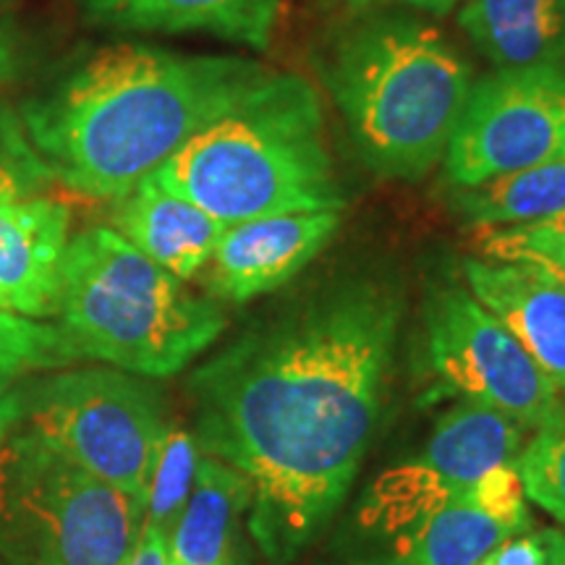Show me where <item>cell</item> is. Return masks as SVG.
<instances>
[{
    "mask_svg": "<svg viewBox=\"0 0 565 565\" xmlns=\"http://www.w3.org/2000/svg\"><path fill=\"white\" fill-rule=\"evenodd\" d=\"M97 30L210 34L249 51H270L286 0H76Z\"/></svg>",
    "mask_w": 565,
    "mask_h": 565,
    "instance_id": "obj_14",
    "label": "cell"
},
{
    "mask_svg": "<svg viewBox=\"0 0 565 565\" xmlns=\"http://www.w3.org/2000/svg\"><path fill=\"white\" fill-rule=\"evenodd\" d=\"M76 359L79 356L58 324L0 312V374L21 377L30 372L58 370Z\"/></svg>",
    "mask_w": 565,
    "mask_h": 565,
    "instance_id": "obj_22",
    "label": "cell"
},
{
    "mask_svg": "<svg viewBox=\"0 0 565 565\" xmlns=\"http://www.w3.org/2000/svg\"><path fill=\"white\" fill-rule=\"evenodd\" d=\"M479 252L484 259L498 263H519L550 275L565 286V236L563 233L542 231L534 225L484 231L479 238Z\"/></svg>",
    "mask_w": 565,
    "mask_h": 565,
    "instance_id": "obj_23",
    "label": "cell"
},
{
    "mask_svg": "<svg viewBox=\"0 0 565 565\" xmlns=\"http://www.w3.org/2000/svg\"><path fill=\"white\" fill-rule=\"evenodd\" d=\"M24 422L55 454L141 500L171 424L158 387L116 366L68 370L26 385Z\"/></svg>",
    "mask_w": 565,
    "mask_h": 565,
    "instance_id": "obj_7",
    "label": "cell"
},
{
    "mask_svg": "<svg viewBox=\"0 0 565 565\" xmlns=\"http://www.w3.org/2000/svg\"><path fill=\"white\" fill-rule=\"evenodd\" d=\"M404 291L383 275L309 288L189 377L202 454L252 487L254 545L291 565L333 521L383 424Z\"/></svg>",
    "mask_w": 565,
    "mask_h": 565,
    "instance_id": "obj_1",
    "label": "cell"
},
{
    "mask_svg": "<svg viewBox=\"0 0 565 565\" xmlns=\"http://www.w3.org/2000/svg\"><path fill=\"white\" fill-rule=\"evenodd\" d=\"M53 183L30 141L21 131L17 110L0 113V200H19V196L40 194Z\"/></svg>",
    "mask_w": 565,
    "mask_h": 565,
    "instance_id": "obj_24",
    "label": "cell"
},
{
    "mask_svg": "<svg viewBox=\"0 0 565 565\" xmlns=\"http://www.w3.org/2000/svg\"><path fill=\"white\" fill-rule=\"evenodd\" d=\"M110 228L175 278L192 280L210 263L225 225L152 175L113 200Z\"/></svg>",
    "mask_w": 565,
    "mask_h": 565,
    "instance_id": "obj_15",
    "label": "cell"
},
{
    "mask_svg": "<svg viewBox=\"0 0 565 565\" xmlns=\"http://www.w3.org/2000/svg\"><path fill=\"white\" fill-rule=\"evenodd\" d=\"M273 74L238 55L105 42L53 68L24 95L17 118L53 181L92 200H118Z\"/></svg>",
    "mask_w": 565,
    "mask_h": 565,
    "instance_id": "obj_2",
    "label": "cell"
},
{
    "mask_svg": "<svg viewBox=\"0 0 565 565\" xmlns=\"http://www.w3.org/2000/svg\"><path fill=\"white\" fill-rule=\"evenodd\" d=\"M317 6H320V9H324V11H330V0H315Z\"/></svg>",
    "mask_w": 565,
    "mask_h": 565,
    "instance_id": "obj_32",
    "label": "cell"
},
{
    "mask_svg": "<svg viewBox=\"0 0 565 565\" xmlns=\"http://www.w3.org/2000/svg\"><path fill=\"white\" fill-rule=\"evenodd\" d=\"M124 565H171V561H168L166 534L158 532L154 526H141L137 545H134L129 561Z\"/></svg>",
    "mask_w": 565,
    "mask_h": 565,
    "instance_id": "obj_29",
    "label": "cell"
},
{
    "mask_svg": "<svg viewBox=\"0 0 565 565\" xmlns=\"http://www.w3.org/2000/svg\"><path fill=\"white\" fill-rule=\"evenodd\" d=\"M479 565H547V536L542 532L515 534L500 542Z\"/></svg>",
    "mask_w": 565,
    "mask_h": 565,
    "instance_id": "obj_26",
    "label": "cell"
},
{
    "mask_svg": "<svg viewBox=\"0 0 565 565\" xmlns=\"http://www.w3.org/2000/svg\"><path fill=\"white\" fill-rule=\"evenodd\" d=\"M315 68L356 158L391 181H419L440 166L475 84L456 42L406 9L345 13Z\"/></svg>",
    "mask_w": 565,
    "mask_h": 565,
    "instance_id": "obj_3",
    "label": "cell"
},
{
    "mask_svg": "<svg viewBox=\"0 0 565 565\" xmlns=\"http://www.w3.org/2000/svg\"><path fill=\"white\" fill-rule=\"evenodd\" d=\"M71 212L53 196L0 200V299L11 315H58Z\"/></svg>",
    "mask_w": 565,
    "mask_h": 565,
    "instance_id": "obj_12",
    "label": "cell"
},
{
    "mask_svg": "<svg viewBox=\"0 0 565 565\" xmlns=\"http://www.w3.org/2000/svg\"><path fill=\"white\" fill-rule=\"evenodd\" d=\"M534 228L553 231V233H563V236H565V212H561V215H555V217H550V221L534 223Z\"/></svg>",
    "mask_w": 565,
    "mask_h": 565,
    "instance_id": "obj_31",
    "label": "cell"
},
{
    "mask_svg": "<svg viewBox=\"0 0 565 565\" xmlns=\"http://www.w3.org/2000/svg\"><path fill=\"white\" fill-rule=\"evenodd\" d=\"M458 24L494 68L565 58V0H461Z\"/></svg>",
    "mask_w": 565,
    "mask_h": 565,
    "instance_id": "obj_16",
    "label": "cell"
},
{
    "mask_svg": "<svg viewBox=\"0 0 565 565\" xmlns=\"http://www.w3.org/2000/svg\"><path fill=\"white\" fill-rule=\"evenodd\" d=\"M202 456L204 454L194 433L168 424L145 494L147 526H154L168 536L175 521H179L181 511L186 508L189 494L194 490Z\"/></svg>",
    "mask_w": 565,
    "mask_h": 565,
    "instance_id": "obj_20",
    "label": "cell"
},
{
    "mask_svg": "<svg viewBox=\"0 0 565 565\" xmlns=\"http://www.w3.org/2000/svg\"><path fill=\"white\" fill-rule=\"evenodd\" d=\"M563 158L565 58L475 79L443 166L448 186H475Z\"/></svg>",
    "mask_w": 565,
    "mask_h": 565,
    "instance_id": "obj_8",
    "label": "cell"
},
{
    "mask_svg": "<svg viewBox=\"0 0 565 565\" xmlns=\"http://www.w3.org/2000/svg\"><path fill=\"white\" fill-rule=\"evenodd\" d=\"M458 3L461 0H330V11L341 9V17H345V13H359L370 9H412L433 13V17H445Z\"/></svg>",
    "mask_w": 565,
    "mask_h": 565,
    "instance_id": "obj_27",
    "label": "cell"
},
{
    "mask_svg": "<svg viewBox=\"0 0 565 565\" xmlns=\"http://www.w3.org/2000/svg\"><path fill=\"white\" fill-rule=\"evenodd\" d=\"M145 500L17 427L0 445V555L11 565H124Z\"/></svg>",
    "mask_w": 565,
    "mask_h": 565,
    "instance_id": "obj_6",
    "label": "cell"
},
{
    "mask_svg": "<svg viewBox=\"0 0 565 565\" xmlns=\"http://www.w3.org/2000/svg\"><path fill=\"white\" fill-rule=\"evenodd\" d=\"M547 536V565H565V532L545 529Z\"/></svg>",
    "mask_w": 565,
    "mask_h": 565,
    "instance_id": "obj_30",
    "label": "cell"
},
{
    "mask_svg": "<svg viewBox=\"0 0 565 565\" xmlns=\"http://www.w3.org/2000/svg\"><path fill=\"white\" fill-rule=\"evenodd\" d=\"M526 435L529 429L511 416L458 401L437 419L419 454L377 479L366 498L364 521L404 534L494 466L515 463Z\"/></svg>",
    "mask_w": 565,
    "mask_h": 565,
    "instance_id": "obj_10",
    "label": "cell"
},
{
    "mask_svg": "<svg viewBox=\"0 0 565 565\" xmlns=\"http://www.w3.org/2000/svg\"><path fill=\"white\" fill-rule=\"evenodd\" d=\"M471 296L505 324L529 359L565 393V286L519 263L466 259Z\"/></svg>",
    "mask_w": 565,
    "mask_h": 565,
    "instance_id": "obj_13",
    "label": "cell"
},
{
    "mask_svg": "<svg viewBox=\"0 0 565 565\" xmlns=\"http://www.w3.org/2000/svg\"><path fill=\"white\" fill-rule=\"evenodd\" d=\"M154 179L223 225L345 204L320 92L280 71L189 139Z\"/></svg>",
    "mask_w": 565,
    "mask_h": 565,
    "instance_id": "obj_4",
    "label": "cell"
},
{
    "mask_svg": "<svg viewBox=\"0 0 565 565\" xmlns=\"http://www.w3.org/2000/svg\"><path fill=\"white\" fill-rule=\"evenodd\" d=\"M24 419V387L17 385V377L0 374V445Z\"/></svg>",
    "mask_w": 565,
    "mask_h": 565,
    "instance_id": "obj_28",
    "label": "cell"
},
{
    "mask_svg": "<svg viewBox=\"0 0 565 565\" xmlns=\"http://www.w3.org/2000/svg\"><path fill=\"white\" fill-rule=\"evenodd\" d=\"M55 317L76 356L139 377L179 374L228 324L221 301L194 294L105 225L68 242Z\"/></svg>",
    "mask_w": 565,
    "mask_h": 565,
    "instance_id": "obj_5",
    "label": "cell"
},
{
    "mask_svg": "<svg viewBox=\"0 0 565 565\" xmlns=\"http://www.w3.org/2000/svg\"><path fill=\"white\" fill-rule=\"evenodd\" d=\"M448 204L479 231L550 221L565 212V158L494 175L475 186H450Z\"/></svg>",
    "mask_w": 565,
    "mask_h": 565,
    "instance_id": "obj_19",
    "label": "cell"
},
{
    "mask_svg": "<svg viewBox=\"0 0 565 565\" xmlns=\"http://www.w3.org/2000/svg\"><path fill=\"white\" fill-rule=\"evenodd\" d=\"M252 487L236 469L202 456L194 490L166 536L171 565H233Z\"/></svg>",
    "mask_w": 565,
    "mask_h": 565,
    "instance_id": "obj_17",
    "label": "cell"
},
{
    "mask_svg": "<svg viewBox=\"0 0 565 565\" xmlns=\"http://www.w3.org/2000/svg\"><path fill=\"white\" fill-rule=\"evenodd\" d=\"M515 534L524 532L487 511L469 487L398 534L387 565H479Z\"/></svg>",
    "mask_w": 565,
    "mask_h": 565,
    "instance_id": "obj_18",
    "label": "cell"
},
{
    "mask_svg": "<svg viewBox=\"0 0 565 565\" xmlns=\"http://www.w3.org/2000/svg\"><path fill=\"white\" fill-rule=\"evenodd\" d=\"M341 210L286 212L225 225L204 265L202 282L215 301L246 303L291 282L333 242Z\"/></svg>",
    "mask_w": 565,
    "mask_h": 565,
    "instance_id": "obj_11",
    "label": "cell"
},
{
    "mask_svg": "<svg viewBox=\"0 0 565 565\" xmlns=\"http://www.w3.org/2000/svg\"><path fill=\"white\" fill-rule=\"evenodd\" d=\"M0 312H9V309H6V303H3V299H0Z\"/></svg>",
    "mask_w": 565,
    "mask_h": 565,
    "instance_id": "obj_33",
    "label": "cell"
},
{
    "mask_svg": "<svg viewBox=\"0 0 565 565\" xmlns=\"http://www.w3.org/2000/svg\"><path fill=\"white\" fill-rule=\"evenodd\" d=\"M424 356L445 393L511 416L529 433L563 398L505 324L454 282L424 303Z\"/></svg>",
    "mask_w": 565,
    "mask_h": 565,
    "instance_id": "obj_9",
    "label": "cell"
},
{
    "mask_svg": "<svg viewBox=\"0 0 565 565\" xmlns=\"http://www.w3.org/2000/svg\"><path fill=\"white\" fill-rule=\"evenodd\" d=\"M34 66V40L13 13H0V113Z\"/></svg>",
    "mask_w": 565,
    "mask_h": 565,
    "instance_id": "obj_25",
    "label": "cell"
},
{
    "mask_svg": "<svg viewBox=\"0 0 565 565\" xmlns=\"http://www.w3.org/2000/svg\"><path fill=\"white\" fill-rule=\"evenodd\" d=\"M526 500L565 524V398L545 416L515 458Z\"/></svg>",
    "mask_w": 565,
    "mask_h": 565,
    "instance_id": "obj_21",
    "label": "cell"
}]
</instances>
